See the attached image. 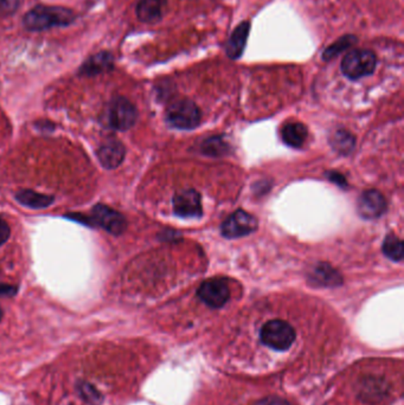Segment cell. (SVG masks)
<instances>
[{"mask_svg": "<svg viewBox=\"0 0 404 405\" xmlns=\"http://www.w3.org/2000/svg\"><path fill=\"white\" fill-rule=\"evenodd\" d=\"M357 37L353 35H348V36H343L341 39L334 42L333 44H331L329 48L324 51L323 58L325 61H331L336 58V57L341 54V52L348 50L350 46L356 44Z\"/></svg>", "mask_w": 404, "mask_h": 405, "instance_id": "obj_18", "label": "cell"}, {"mask_svg": "<svg viewBox=\"0 0 404 405\" xmlns=\"http://www.w3.org/2000/svg\"><path fill=\"white\" fill-rule=\"evenodd\" d=\"M313 278L317 282L324 286H337L341 282V275L334 270L333 268H331L327 264H320L319 267L315 269Z\"/></svg>", "mask_w": 404, "mask_h": 405, "instance_id": "obj_17", "label": "cell"}, {"mask_svg": "<svg viewBox=\"0 0 404 405\" xmlns=\"http://www.w3.org/2000/svg\"><path fill=\"white\" fill-rule=\"evenodd\" d=\"M78 392L81 394V397L85 401L90 403V404L99 405L104 399L100 391L97 390V387L92 385V384L87 383V382H81V383L78 384Z\"/></svg>", "mask_w": 404, "mask_h": 405, "instance_id": "obj_21", "label": "cell"}, {"mask_svg": "<svg viewBox=\"0 0 404 405\" xmlns=\"http://www.w3.org/2000/svg\"><path fill=\"white\" fill-rule=\"evenodd\" d=\"M249 31H250V24L249 22H243L230 36L229 41L226 43V52L231 60H238L242 56L247 41H248Z\"/></svg>", "mask_w": 404, "mask_h": 405, "instance_id": "obj_12", "label": "cell"}, {"mask_svg": "<svg viewBox=\"0 0 404 405\" xmlns=\"http://www.w3.org/2000/svg\"><path fill=\"white\" fill-rule=\"evenodd\" d=\"M377 57L371 50L356 49L348 52L341 61V71L350 80H360L374 74Z\"/></svg>", "mask_w": 404, "mask_h": 405, "instance_id": "obj_3", "label": "cell"}, {"mask_svg": "<svg viewBox=\"0 0 404 405\" xmlns=\"http://www.w3.org/2000/svg\"><path fill=\"white\" fill-rule=\"evenodd\" d=\"M10 232L11 231H10L8 224L0 217V246L8 241V237H10Z\"/></svg>", "mask_w": 404, "mask_h": 405, "instance_id": "obj_24", "label": "cell"}, {"mask_svg": "<svg viewBox=\"0 0 404 405\" xmlns=\"http://www.w3.org/2000/svg\"><path fill=\"white\" fill-rule=\"evenodd\" d=\"M1 319H3V309L0 307V321H1Z\"/></svg>", "mask_w": 404, "mask_h": 405, "instance_id": "obj_26", "label": "cell"}, {"mask_svg": "<svg viewBox=\"0 0 404 405\" xmlns=\"http://www.w3.org/2000/svg\"><path fill=\"white\" fill-rule=\"evenodd\" d=\"M125 153H126L125 146L119 140L109 139L97 149V158L104 168L111 170L118 168L123 163Z\"/></svg>", "mask_w": 404, "mask_h": 405, "instance_id": "obj_11", "label": "cell"}, {"mask_svg": "<svg viewBox=\"0 0 404 405\" xmlns=\"http://www.w3.org/2000/svg\"><path fill=\"white\" fill-rule=\"evenodd\" d=\"M198 297L205 305L212 309H221L230 299V289L222 279H210L202 283Z\"/></svg>", "mask_w": 404, "mask_h": 405, "instance_id": "obj_7", "label": "cell"}, {"mask_svg": "<svg viewBox=\"0 0 404 405\" xmlns=\"http://www.w3.org/2000/svg\"><path fill=\"white\" fill-rule=\"evenodd\" d=\"M20 0H0V13L4 15H12L17 11Z\"/></svg>", "mask_w": 404, "mask_h": 405, "instance_id": "obj_22", "label": "cell"}, {"mask_svg": "<svg viewBox=\"0 0 404 405\" xmlns=\"http://www.w3.org/2000/svg\"><path fill=\"white\" fill-rule=\"evenodd\" d=\"M76 15L69 8L56 6H36L24 15L23 24L26 30L44 31L55 26L71 25Z\"/></svg>", "mask_w": 404, "mask_h": 405, "instance_id": "obj_1", "label": "cell"}, {"mask_svg": "<svg viewBox=\"0 0 404 405\" xmlns=\"http://www.w3.org/2000/svg\"><path fill=\"white\" fill-rule=\"evenodd\" d=\"M17 292V288L12 286H0V295H8L11 297Z\"/></svg>", "mask_w": 404, "mask_h": 405, "instance_id": "obj_25", "label": "cell"}, {"mask_svg": "<svg viewBox=\"0 0 404 405\" xmlns=\"http://www.w3.org/2000/svg\"><path fill=\"white\" fill-rule=\"evenodd\" d=\"M257 220L243 210L229 216L222 224V235L226 238H240L250 235L257 229Z\"/></svg>", "mask_w": 404, "mask_h": 405, "instance_id": "obj_6", "label": "cell"}, {"mask_svg": "<svg viewBox=\"0 0 404 405\" xmlns=\"http://www.w3.org/2000/svg\"><path fill=\"white\" fill-rule=\"evenodd\" d=\"M297 332L288 321L269 320L259 330V342L275 352H286L293 346Z\"/></svg>", "mask_w": 404, "mask_h": 405, "instance_id": "obj_2", "label": "cell"}, {"mask_svg": "<svg viewBox=\"0 0 404 405\" xmlns=\"http://www.w3.org/2000/svg\"><path fill=\"white\" fill-rule=\"evenodd\" d=\"M332 145L338 152L349 153L355 145V138L345 130H337L332 138Z\"/></svg>", "mask_w": 404, "mask_h": 405, "instance_id": "obj_20", "label": "cell"}, {"mask_svg": "<svg viewBox=\"0 0 404 405\" xmlns=\"http://www.w3.org/2000/svg\"><path fill=\"white\" fill-rule=\"evenodd\" d=\"M173 210L182 218H198L203 215L200 194L192 189L178 192L173 197Z\"/></svg>", "mask_w": 404, "mask_h": 405, "instance_id": "obj_8", "label": "cell"}, {"mask_svg": "<svg viewBox=\"0 0 404 405\" xmlns=\"http://www.w3.org/2000/svg\"><path fill=\"white\" fill-rule=\"evenodd\" d=\"M281 137L286 145L294 147V149H299L306 142V139L308 137V130L302 123H287L282 128Z\"/></svg>", "mask_w": 404, "mask_h": 405, "instance_id": "obj_15", "label": "cell"}, {"mask_svg": "<svg viewBox=\"0 0 404 405\" xmlns=\"http://www.w3.org/2000/svg\"><path fill=\"white\" fill-rule=\"evenodd\" d=\"M403 242L400 241L396 235L386 236L384 243H383V251L386 254V257H389L390 260L398 262L403 258Z\"/></svg>", "mask_w": 404, "mask_h": 405, "instance_id": "obj_19", "label": "cell"}, {"mask_svg": "<svg viewBox=\"0 0 404 405\" xmlns=\"http://www.w3.org/2000/svg\"><path fill=\"white\" fill-rule=\"evenodd\" d=\"M137 118V108L125 97H116L108 107L107 123L114 130H130L134 126Z\"/></svg>", "mask_w": 404, "mask_h": 405, "instance_id": "obj_5", "label": "cell"}, {"mask_svg": "<svg viewBox=\"0 0 404 405\" xmlns=\"http://www.w3.org/2000/svg\"><path fill=\"white\" fill-rule=\"evenodd\" d=\"M92 216H93L94 222L99 224L101 228H104V230L108 231L109 234L118 236L126 230L125 217L120 212L115 211L107 205L97 204L93 208Z\"/></svg>", "mask_w": 404, "mask_h": 405, "instance_id": "obj_9", "label": "cell"}, {"mask_svg": "<svg viewBox=\"0 0 404 405\" xmlns=\"http://www.w3.org/2000/svg\"><path fill=\"white\" fill-rule=\"evenodd\" d=\"M386 198L379 191H365L358 201V212L367 220L379 218L386 211Z\"/></svg>", "mask_w": 404, "mask_h": 405, "instance_id": "obj_10", "label": "cell"}, {"mask_svg": "<svg viewBox=\"0 0 404 405\" xmlns=\"http://www.w3.org/2000/svg\"><path fill=\"white\" fill-rule=\"evenodd\" d=\"M167 0H140L137 5V15L144 23H157L161 19Z\"/></svg>", "mask_w": 404, "mask_h": 405, "instance_id": "obj_14", "label": "cell"}, {"mask_svg": "<svg viewBox=\"0 0 404 405\" xmlns=\"http://www.w3.org/2000/svg\"><path fill=\"white\" fill-rule=\"evenodd\" d=\"M16 199L22 205H25L27 208H48L49 205L52 204L54 197L48 194H42L31 190L19 191L16 194Z\"/></svg>", "mask_w": 404, "mask_h": 405, "instance_id": "obj_16", "label": "cell"}, {"mask_svg": "<svg viewBox=\"0 0 404 405\" xmlns=\"http://www.w3.org/2000/svg\"><path fill=\"white\" fill-rule=\"evenodd\" d=\"M166 119L176 128L192 130L200 125L202 114L192 101L178 100L167 108Z\"/></svg>", "mask_w": 404, "mask_h": 405, "instance_id": "obj_4", "label": "cell"}, {"mask_svg": "<svg viewBox=\"0 0 404 405\" xmlns=\"http://www.w3.org/2000/svg\"><path fill=\"white\" fill-rule=\"evenodd\" d=\"M114 66L113 55L107 51L99 52L97 55L85 61L80 69V74L85 76H95L104 71L111 70Z\"/></svg>", "mask_w": 404, "mask_h": 405, "instance_id": "obj_13", "label": "cell"}, {"mask_svg": "<svg viewBox=\"0 0 404 405\" xmlns=\"http://www.w3.org/2000/svg\"><path fill=\"white\" fill-rule=\"evenodd\" d=\"M254 405H290L285 398L276 397V396H269L256 401Z\"/></svg>", "mask_w": 404, "mask_h": 405, "instance_id": "obj_23", "label": "cell"}]
</instances>
